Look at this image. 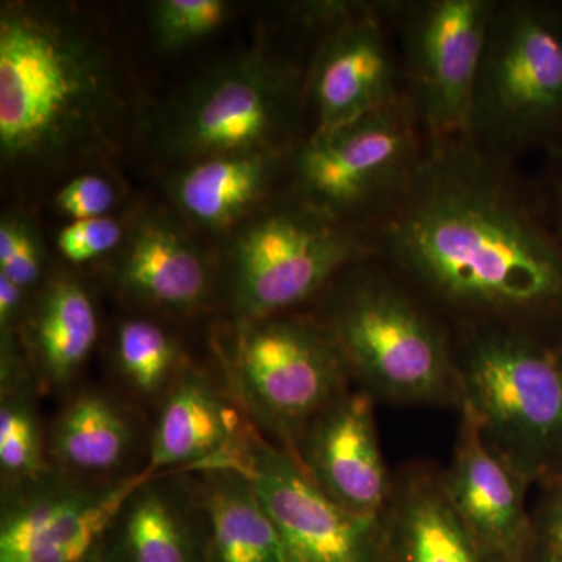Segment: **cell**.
Here are the masks:
<instances>
[{
	"label": "cell",
	"mask_w": 562,
	"mask_h": 562,
	"mask_svg": "<svg viewBox=\"0 0 562 562\" xmlns=\"http://www.w3.org/2000/svg\"><path fill=\"white\" fill-rule=\"evenodd\" d=\"M376 258L452 328L562 336V243L535 181L465 136L428 140L408 190L369 232Z\"/></svg>",
	"instance_id": "cell-1"
},
{
	"label": "cell",
	"mask_w": 562,
	"mask_h": 562,
	"mask_svg": "<svg viewBox=\"0 0 562 562\" xmlns=\"http://www.w3.org/2000/svg\"><path fill=\"white\" fill-rule=\"evenodd\" d=\"M111 81L101 52L65 18L32 5L0 14V149L16 162L58 160L105 125Z\"/></svg>",
	"instance_id": "cell-2"
},
{
	"label": "cell",
	"mask_w": 562,
	"mask_h": 562,
	"mask_svg": "<svg viewBox=\"0 0 562 562\" xmlns=\"http://www.w3.org/2000/svg\"><path fill=\"white\" fill-rule=\"evenodd\" d=\"M319 299L316 316L373 401L460 408L452 325L386 262L351 266Z\"/></svg>",
	"instance_id": "cell-3"
},
{
	"label": "cell",
	"mask_w": 562,
	"mask_h": 562,
	"mask_svg": "<svg viewBox=\"0 0 562 562\" xmlns=\"http://www.w3.org/2000/svg\"><path fill=\"white\" fill-rule=\"evenodd\" d=\"M460 412L530 484L562 476V364L552 342L508 327L453 328Z\"/></svg>",
	"instance_id": "cell-4"
},
{
	"label": "cell",
	"mask_w": 562,
	"mask_h": 562,
	"mask_svg": "<svg viewBox=\"0 0 562 562\" xmlns=\"http://www.w3.org/2000/svg\"><path fill=\"white\" fill-rule=\"evenodd\" d=\"M465 138L513 162L562 154V0H497Z\"/></svg>",
	"instance_id": "cell-5"
},
{
	"label": "cell",
	"mask_w": 562,
	"mask_h": 562,
	"mask_svg": "<svg viewBox=\"0 0 562 562\" xmlns=\"http://www.w3.org/2000/svg\"><path fill=\"white\" fill-rule=\"evenodd\" d=\"M376 258L368 232L344 225L288 192L246 222L225 265L238 327L319 299L358 262Z\"/></svg>",
	"instance_id": "cell-6"
},
{
	"label": "cell",
	"mask_w": 562,
	"mask_h": 562,
	"mask_svg": "<svg viewBox=\"0 0 562 562\" xmlns=\"http://www.w3.org/2000/svg\"><path fill=\"white\" fill-rule=\"evenodd\" d=\"M428 138L402 102L331 132L310 133L290 157L291 194L362 232H371L408 190Z\"/></svg>",
	"instance_id": "cell-7"
},
{
	"label": "cell",
	"mask_w": 562,
	"mask_h": 562,
	"mask_svg": "<svg viewBox=\"0 0 562 562\" xmlns=\"http://www.w3.org/2000/svg\"><path fill=\"white\" fill-rule=\"evenodd\" d=\"M227 368L247 419L292 458L314 417L350 390L341 351L316 314L284 313L239 327Z\"/></svg>",
	"instance_id": "cell-8"
},
{
	"label": "cell",
	"mask_w": 562,
	"mask_h": 562,
	"mask_svg": "<svg viewBox=\"0 0 562 562\" xmlns=\"http://www.w3.org/2000/svg\"><path fill=\"white\" fill-rule=\"evenodd\" d=\"M305 79L286 63L251 52L211 70L173 116L172 144L205 160L224 155L292 151Z\"/></svg>",
	"instance_id": "cell-9"
},
{
	"label": "cell",
	"mask_w": 562,
	"mask_h": 562,
	"mask_svg": "<svg viewBox=\"0 0 562 562\" xmlns=\"http://www.w3.org/2000/svg\"><path fill=\"white\" fill-rule=\"evenodd\" d=\"M497 0H397L391 27L405 101L428 140L468 132L473 91Z\"/></svg>",
	"instance_id": "cell-10"
},
{
	"label": "cell",
	"mask_w": 562,
	"mask_h": 562,
	"mask_svg": "<svg viewBox=\"0 0 562 562\" xmlns=\"http://www.w3.org/2000/svg\"><path fill=\"white\" fill-rule=\"evenodd\" d=\"M216 465H232L249 476L279 531L288 561L386 562L384 516H360L342 508L254 425Z\"/></svg>",
	"instance_id": "cell-11"
},
{
	"label": "cell",
	"mask_w": 562,
	"mask_h": 562,
	"mask_svg": "<svg viewBox=\"0 0 562 562\" xmlns=\"http://www.w3.org/2000/svg\"><path fill=\"white\" fill-rule=\"evenodd\" d=\"M149 475L81 480L52 469L2 495L0 562H98L114 517Z\"/></svg>",
	"instance_id": "cell-12"
},
{
	"label": "cell",
	"mask_w": 562,
	"mask_h": 562,
	"mask_svg": "<svg viewBox=\"0 0 562 562\" xmlns=\"http://www.w3.org/2000/svg\"><path fill=\"white\" fill-rule=\"evenodd\" d=\"M397 0L360 2L324 27L305 77L314 133L331 132L405 99L391 13Z\"/></svg>",
	"instance_id": "cell-13"
},
{
	"label": "cell",
	"mask_w": 562,
	"mask_h": 562,
	"mask_svg": "<svg viewBox=\"0 0 562 562\" xmlns=\"http://www.w3.org/2000/svg\"><path fill=\"white\" fill-rule=\"evenodd\" d=\"M295 461L331 501L360 516L383 517L394 482L376 435L373 397L347 390L303 431Z\"/></svg>",
	"instance_id": "cell-14"
},
{
	"label": "cell",
	"mask_w": 562,
	"mask_h": 562,
	"mask_svg": "<svg viewBox=\"0 0 562 562\" xmlns=\"http://www.w3.org/2000/svg\"><path fill=\"white\" fill-rule=\"evenodd\" d=\"M249 427L235 395L188 364L157 408L144 469L157 475L211 468L236 449Z\"/></svg>",
	"instance_id": "cell-15"
},
{
	"label": "cell",
	"mask_w": 562,
	"mask_h": 562,
	"mask_svg": "<svg viewBox=\"0 0 562 562\" xmlns=\"http://www.w3.org/2000/svg\"><path fill=\"white\" fill-rule=\"evenodd\" d=\"M442 484L473 532L495 552L520 562L530 528L531 484L490 449L471 414L462 409L452 464L442 473Z\"/></svg>",
	"instance_id": "cell-16"
},
{
	"label": "cell",
	"mask_w": 562,
	"mask_h": 562,
	"mask_svg": "<svg viewBox=\"0 0 562 562\" xmlns=\"http://www.w3.org/2000/svg\"><path fill=\"white\" fill-rule=\"evenodd\" d=\"M98 562H205L190 472L150 473L114 517Z\"/></svg>",
	"instance_id": "cell-17"
},
{
	"label": "cell",
	"mask_w": 562,
	"mask_h": 562,
	"mask_svg": "<svg viewBox=\"0 0 562 562\" xmlns=\"http://www.w3.org/2000/svg\"><path fill=\"white\" fill-rule=\"evenodd\" d=\"M386 562H512L473 532L443 490L442 473L409 469L384 514Z\"/></svg>",
	"instance_id": "cell-18"
},
{
	"label": "cell",
	"mask_w": 562,
	"mask_h": 562,
	"mask_svg": "<svg viewBox=\"0 0 562 562\" xmlns=\"http://www.w3.org/2000/svg\"><path fill=\"white\" fill-rule=\"evenodd\" d=\"M139 424L120 397L101 390L70 395L47 432L52 469L81 480H111L125 472L139 446ZM139 472V471H138Z\"/></svg>",
	"instance_id": "cell-19"
},
{
	"label": "cell",
	"mask_w": 562,
	"mask_h": 562,
	"mask_svg": "<svg viewBox=\"0 0 562 562\" xmlns=\"http://www.w3.org/2000/svg\"><path fill=\"white\" fill-rule=\"evenodd\" d=\"M116 283L133 301L172 314L198 312L213 291V273L201 251L160 221L139 224L125 243Z\"/></svg>",
	"instance_id": "cell-20"
},
{
	"label": "cell",
	"mask_w": 562,
	"mask_h": 562,
	"mask_svg": "<svg viewBox=\"0 0 562 562\" xmlns=\"http://www.w3.org/2000/svg\"><path fill=\"white\" fill-rule=\"evenodd\" d=\"M98 338V310L83 284L70 277L47 281L24 317L25 360L40 391L68 387Z\"/></svg>",
	"instance_id": "cell-21"
},
{
	"label": "cell",
	"mask_w": 562,
	"mask_h": 562,
	"mask_svg": "<svg viewBox=\"0 0 562 562\" xmlns=\"http://www.w3.org/2000/svg\"><path fill=\"white\" fill-rule=\"evenodd\" d=\"M190 473L201 503L205 562H290L246 473L232 465Z\"/></svg>",
	"instance_id": "cell-22"
},
{
	"label": "cell",
	"mask_w": 562,
	"mask_h": 562,
	"mask_svg": "<svg viewBox=\"0 0 562 562\" xmlns=\"http://www.w3.org/2000/svg\"><path fill=\"white\" fill-rule=\"evenodd\" d=\"M291 154L265 151L199 160L173 180V199L203 227H227L268 198L290 166Z\"/></svg>",
	"instance_id": "cell-23"
},
{
	"label": "cell",
	"mask_w": 562,
	"mask_h": 562,
	"mask_svg": "<svg viewBox=\"0 0 562 562\" xmlns=\"http://www.w3.org/2000/svg\"><path fill=\"white\" fill-rule=\"evenodd\" d=\"M0 369V476L7 495L38 482L52 465L36 403L40 386L20 342H2Z\"/></svg>",
	"instance_id": "cell-24"
},
{
	"label": "cell",
	"mask_w": 562,
	"mask_h": 562,
	"mask_svg": "<svg viewBox=\"0 0 562 562\" xmlns=\"http://www.w3.org/2000/svg\"><path fill=\"white\" fill-rule=\"evenodd\" d=\"M113 361L124 390L157 408L188 366L171 333L139 317L124 321L117 328Z\"/></svg>",
	"instance_id": "cell-25"
},
{
	"label": "cell",
	"mask_w": 562,
	"mask_h": 562,
	"mask_svg": "<svg viewBox=\"0 0 562 562\" xmlns=\"http://www.w3.org/2000/svg\"><path fill=\"white\" fill-rule=\"evenodd\" d=\"M227 9L222 0H160L151 9L158 44L173 50L205 38L225 21Z\"/></svg>",
	"instance_id": "cell-26"
},
{
	"label": "cell",
	"mask_w": 562,
	"mask_h": 562,
	"mask_svg": "<svg viewBox=\"0 0 562 562\" xmlns=\"http://www.w3.org/2000/svg\"><path fill=\"white\" fill-rule=\"evenodd\" d=\"M520 562H562V476L539 483Z\"/></svg>",
	"instance_id": "cell-27"
},
{
	"label": "cell",
	"mask_w": 562,
	"mask_h": 562,
	"mask_svg": "<svg viewBox=\"0 0 562 562\" xmlns=\"http://www.w3.org/2000/svg\"><path fill=\"white\" fill-rule=\"evenodd\" d=\"M0 276L29 292L43 276V255L27 222L3 217L0 224Z\"/></svg>",
	"instance_id": "cell-28"
},
{
	"label": "cell",
	"mask_w": 562,
	"mask_h": 562,
	"mask_svg": "<svg viewBox=\"0 0 562 562\" xmlns=\"http://www.w3.org/2000/svg\"><path fill=\"white\" fill-rule=\"evenodd\" d=\"M120 222L110 216L72 221L58 235V249L66 260L87 262L116 249L122 241Z\"/></svg>",
	"instance_id": "cell-29"
},
{
	"label": "cell",
	"mask_w": 562,
	"mask_h": 562,
	"mask_svg": "<svg viewBox=\"0 0 562 562\" xmlns=\"http://www.w3.org/2000/svg\"><path fill=\"white\" fill-rule=\"evenodd\" d=\"M114 202L116 192L110 181L92 173L70 180L55 199L57 209L72 221L106 216Z\"/></svg>",
	"instance_id": "cell-30"
},
{
	"label": "cell",
	"mask_w": 562,
	"mask_h": 562,
	"mask_svg": "<svg viewBox=\"0 0 562 562\" xmlns=\"http://www.w3.org/2000/svg\"><path fill=\"white\" fill-rule=\"evenodd\" d=\"M547 217L562 243V154L546 157V165L532 179Z\"/></svg>",
	"instance_id": "cell-31"
},
{
	"label": "cell",
	"mask_w": 562,
	"mask_h": 562,
	"mask_svg": "<svg viewBox=\"0 0 562 562\" xmlns=\"http://www.w3.org/2000/svg\"><path fill=\"white\" fill-rule=\"evenodd\" d=\"M27 291L0 276V330L16 331L18 324L24 319Z\"/></svg>",
	"instance_id": "cell-32"
},
{
	"label": "cell",
	"mask_w": 562,
	"mask_h": 562,
	"mask_svg": "<svg viewBox=\"0 0 562 562\" xmlns=\"http://www.w3.org/2000/svg\"><path fill=\"white\" fill-rule=\"evenodd\" d=\"M554 350H557L558 358H560L562 364V336L560 338V341L554 344Z\"/></svg>",
	"instance_id": "cell-33"
}]
</instances>
